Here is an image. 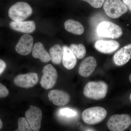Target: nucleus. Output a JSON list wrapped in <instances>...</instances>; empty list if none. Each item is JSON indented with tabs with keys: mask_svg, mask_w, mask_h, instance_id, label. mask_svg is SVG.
I'll list each match as a JSON object with an SVG mask.
<instances>
[{
	"mask_svg": "<svg viewBox=\"0 0 131 131\" xmlns=\"http://www.w3.org/2000/svg\"><path fill=\"white\" fill-rule=\"evenodd\" d=\"M107 84L103 81L89 82L83 89V94L86 97L95 100L103 99L107 93Z\"/></svg>",
	"mask_w": 131,
	"mask_h": 131,
	"instance_id": "1",
	"label": "nucleus"
},
{
	"mask_svg": "<svg viewBox=\"0 0 131 131\" xmlns=\"http://www.w3.org/2000/svg\"><path fill=\"white\" fill-rule=\"evenodd\" d=\"M32 13L31 7L27 3L19 2L12 5L8 10L9 18L15 21H24Z\"/></svg>",
	"mask_w": 131,
	"mask_h": 131,
	"instance_id": "2",
	"label": "nucleus"
},
{
	"mask_svg": "<svg viewBox=\"0 0 131 131\" xmlns=\"http://www.w3.org/2000/svg\"><path fill=\"white\" fill-rule=\"evenodd\" d=\"M107 114V112L104 108L94 107L84 110L82 113V118L86 124L95 125L103 121Z\"/></svg>",
	"mask_w": 131,
	"mask_h": 131,
	"instance_id": "3",
	"label": "nucleus"
},
{
	"mask_svg": "<svg viewBox=\"0 0 131 131\" xmlns=\"http://www.w3.org/2000/svg\"><path fill=\"white\" fill-rule=\"evenodd\" d=\"M103 8L106 14L110 18H119L127 12V8L121 0H105Z\"/></svg>",
	"mask_w": 131,
	"mask_h": 131,
	"instance_id": "4",
	"label": "nucleus"
},
{
	"mask_svg": "<svg viewBox=\"0 0 131 131\" xmlns=\"http://www.w3.org/2000/svg\"><path fill=\"white\" fill-rule=\"evenodd\" d=\"M97 33L100 37L117 39L123 34L121 27L111 21H105L101 22L97 27Z\"/></svg>",
	"mask_w": 131,
	"mask_h": 131,
	"instance_id": "5",
	"label": "nucleus"
},
{
	"mask_svg": "<svg viewBox=\"0 0 131 131\" xmlns=\"http://www.w3.org/2000/svg\"><path fill=\"white\" fill-rule=\"evenodd\" d=\"M131 125V117L126 114L113 115L107 123L108 128L111 131H124Z\"/></svg>",
	"mask_w": 131,
	"mask_h": 131,
	"instance_id": "6",
	"label": "nucleus"
},
{
	"mask_svg": "<svg viewBox=\"0 0 131 131\" xmlns=\"http://www.w3.org/2000/svg\"><path fill=\"white\" fill-rule=\"evenodd\" d=\"M43 75L41 78L40 84L46 89H51L54 86L57 80L56 70L51 64L46 65L42 70Z\"/></svg>",
	"mask_w": 131,
	"mask_h": 131,
	"instance_id": "7",
	"label": "nucleus"
},
{
	"mask_svg": "<svg viewBox=\"0 0 131 131\" xmlns=\"http://www.w3.org/2000/svg\"><path fill=\"white\" fill-rule=\"evenodd\" d=\"M25 113L26 119L33 131H39L41 127L42 117V111L39 108L30 105Z\"/></svg>",
	"mask_w": 131,
	"mask_h": 131,
	"instance_id": "8",
	"label": "nucleus"
},
{
	"mask_svg": "<svg viewBox=\"0 0 131 131\" xmlns=\"http://www.w3.org/2000/svg\"><path fill=\"white\" fill-rule=\"evenodd\" d=\"M38 77L36 73H30L25 74H20L16 76L14 80L16 86L28 89L32 88L37 84Z\"/></svg>",
	"mask_w": 131,
	"mask_h": 131,
	"instance_id": "9",
	"label": "nucleus"
},
{
	"mask_svg": "<svg viewBox=\"0 0 131 131\" xmlns=\"http://www.w3.org/2000/svg\"><path fill=\"white\" fill-rule=\"evenodd\" d=\"M33 43L32 36L28 34H25L19 40L15 47V50L20 55L27 56L32 51Z\"/></svg>",
	"mask_w": 131,
	"mask_h": 131,
	"instance_id": "10",
	"label": "nucleus"
},
{
	"mask_svg": "<svg viewBox=\"0 0 131 131\" xmlns=\"http://www.w3.org/2000/svg\"><path fill=\"white\" fill-rule=\"evenodd\" d=\"M49 100L55 105L63 106L68 104L70 101L69 95L65 91L58 90H54L48 94Z\"/></svg>",
	"mask_w": 131,
	"mask_h": 131,
	"instance_id": "11",
	"label": "nucleus"
},
{
	"mask_svg": "<svg viewBox=\"0 0 131 131\" xmlns=\"http://www.w3.org/2000/svg\"><path fill=\"white\" fill-rule=\"evenodd\" d=\"M97 66V62L94 57L86 58L80 64L78 73L80 75L84 77L90 76L94 72Z\"/></svg>",
	"mask_w": 131,
	"mask_h": 131,
	"instance_id": "12",
	"label": "nucleus"
},
{
	"mask_svg": "<svg viewBox=\"0 0 131 131\" xmlns=\"http://www.w3.org/2000/svg\"><path fill=\"white\" fill-rule=\"evenodd\" d=\"M131 58V44L127 45L115 54L113 61L115 65L121 66L127 63Z\"/></svg>",
	"mask_w": 131,
	"mask_h": 131,
	"instance_id": "13",
	"label": "nucleus"
},
{
	"mask_svg": "<svg viewBox=\"0 0 131 131\" xmlns=\"http://www.w3.org/2000/svg\"><path fill=\"white\" fill-rule=\"evenodd\" d=\"M119 46V43L115 40H98L94 45L96 50L104 54L113 53L118 49Z\"/></svg>",
	"mask_w": 131,
	"mask_h": 131,
	"instance_id": "14",
	"label": "nucleus"
},
{
	"mask_svg": "<svg viewBox=\"0 0 131 131\" xmlns=\"http://www.w3.org/2000/svg\"><path fill=\"white\" fill-rule=\"evenodd\" d=\"M9 26L13 30L24 33H31L36 28L35 22L33 21H12Z\"/></svg>",
	"mask_w": 131,
	"mask_h": 131,
	"instance_id": "15",
	"label": "nucleus"
},
{
	"mask_svg": "<svg viewBox=\"0 0 131 131\" xmlns=\"http://www.w3.org/2000/svg\"><path fill=\"white\" fill-rule=\"evenodd\" d=\"M62 48L63 51L62 59L63 64L67 69H72L76 64L77 62L76 57L68 46H64Z\"/></svg>",
	"mask_w": 131,
	"mask_h": 131,
	"instance_id": "16",
	"label": "nucleus"
},
{
	"mask_svg": "<svg viewBox=\"0 0 131 131\" xmlns=\"http://www.w3.org/2000/svg\"><path fill=\"white\" fill-rule=\"evenodd\" d=\"M32 56L34 58L39 59L44 63L48 62L51 59L49 53L40 42H38L34 45L32 50Z\"/></svg>",
	"mask_w": 131,
	"mask_h": 131,
	"instance_id": "17",
	"label": "nucleus"
},
{
	"mask_svg": "<svg viewBox=\"0 0 131 131\" xmlns=\"http://www.w3.org/2000/svg\"><path fill=\"white\" fill-rule=\"evenodd\" d=\"M64 27L66 31L76 35H81L84 32V28L82 25L74 20H66L64 22Z\"/></svg>",
	"mask_w": 131,
	"mask_h": 131,
	"instance_id": "18",
	"label": "nucleus"
},
{
	"mask_svg": "<svg viewBox=\"0 0 131 131\" xmlns=\"http://www.w3.org/2000/svg\"><path fill=\"white\" fill-rule=\"evenodd\" d=\"M50 54L52 62L56 64L61 63L63 56L62 47L59 44L54 45L50 50Z\"/></svg>",
	"mask_w": 131,
	"mask_h": 131,
	"instance_id": "19",
	"label": "nucleus"
},
{
	"mask_svg": "<svg viewBox=\"0 0 131 131\" xmlns=\"http://www.w3.org/2000/svg\"><path fill=\"white\" fill-rule=\"evenodd\" d=\"M70 48L76 57L79 59L83 58L86 53V48L82 44H72L70 45Z\"/></svg>",
	"mask_w": 131,
	"mask_h": 131,
	"instance_id": "20",
	"label": "nucleus"
},
{
	"mask_svg": "<svg viewBox=\"0 0 131 131\" xmlns=\"http://www.w3.org/2000/svg\"><path fill=\"white\" fill-rule=\"evenodd\" d=\"M18 128L14 131H33L28 122L24 117H21L18 120Z\"/></svg>",
	"mask_w": 131,
	"mask_h": 131,
	"instance_id": "21",
	"label": "nucleus"
},
{
	"mask_svg": "<svg viewBox=\"0 0 131 131\" xmlns=\"http://www.w3.org/2000/svg\"><path fill=\"white\" fill-rule=\"evenodd\" d=\"M60 113L61 115L68 117H75L77 114V113L75 110L67 108L61 109Z\"/></svg>",
	"mask_w": 131,
	"mask_h": 131,
	"instance_id": "22",
	"label": "nucleus"
},
{
	"mask_svg": "<svg viewBox=\"0 0 131 131\" xmlns=\"http://www.w3.org/2000/svg\"><path fill=\"white\" fill-rule=\"evenodd\" d=\"M89 3L92 7L95 8L102 7L105 0H82Z\"/></svg>",
	"mask_w": 131,
	"mask_h": 131,
	"instance_id": "23",
	"label": "nucleus"
},
{
	"mask_svg": "<svg viewBox=\"0 0 131 131\" xmlns=\"http://www.w3.org/2000/svg\"><path fill=\"white\" fill-rule=\"evenodd\" d=\"M9 91L6 87L0 83V98H5L8 95Z\"/></svg>",
	"mask_w": 131,
	"mask_h": 131,
	"instance_id": "24",
	"label": "nucleus"
},
{
	"mask_svg": "<svg viewBox=\"0 0 131 131\" xmlns=\"http://www.w3.org/2000/svg\"><path fill=\"white\" fill-rule=\"evenodd\" d=\"M6 67V64L5 61L0 59V75L5 71Z\"/></svg>",
	"mask_w": 131,
	"mask_h": 131,
	"instance_id": "25",
	"label": "nucleus"
},
{
	"mask_svg": "<svg viewBox=\"0 0 131 131\" xmlns=\"http://www.w3.org/2000/svg\"><path fill=\"white\" fill-rule=\"evenodd\" d=\"M123 2L125 5L129 7V9L131 11V0H122Z\"/></svg>",
	"mask_w": 131,
	"mask_h": 131,
	"instance_id": "26",
	"label": "nucleus"
},
{
	"mask_svg": "<svg viewBox=\"0 0 131 131\" xmlns=\"http://www.w3.org/2000/svg\"><path fill=\"white\" fill-rule=\"evenodd\" d=\"M3 123L1 119H0V130L2 128Z\"/></svg>",
	"mask_w": 131,
	"mask_h": 131,
	"instance_id": "27",
	"label": "nucleus"
},
{
	"mask_svg": "<svg viewBox=\"0 0 131 131\" xmlns=\"http://www.w3.org/2000/svg\"><path fill=\"white\" fill-rule=\"evenodd\" d=\"M129 81H130V82L131 83V74H130V75H129Z\"/></svg>",
	"mask_w": 131,
	"mask_h": 131,
	"instance_id": "28",
	"label": "nucleus"
},
{
	"mask_svg": "<svg viewBox=\"0 0 131 131\" xmlns=\"http://www.w3.org/2000/svg\"><path fill=\"white\" fill-rule=\"evenodd\" d=\"M130 100L131 101V94L130 95Z\"/></svg>",
	"mask_w": 131,
	"mask_h": 131,
	"instance_id": "29",
	"label": "nucleus"
},
{
	"mask_svg": "<svg viewBox=\"0 0 131 131\" xmlns=\"http://www.w3.org/2000/svg\"><path fill=\"white\" fill-rule=\"evenodd\" d=\"M88 131H93L91 130H88Z\"/></svg>",
	"mask_w": 131,
	"mask_h": 131,
	"instance_id": "30",
	"label": "nucleus"
},
{
	"mask_svg": "<svg viewBox=\"0 0 131 131\" xmlns=\"http://www.w3.org/2000/svg\"></svg>",
	"mask_w": 131,
	"mask_h": 131,
	"instance_id": "31",
	"label": "nucleus"
}]
</instances>
